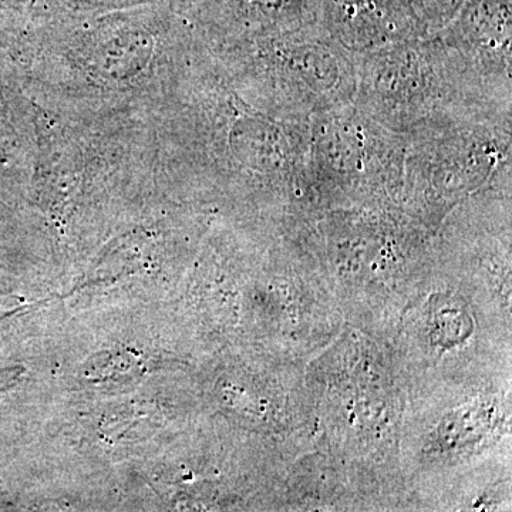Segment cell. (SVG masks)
Here are the masks:
<instances>
[{
	"label": "cell",
	"instance_id": "cell-2",
	"mask_svg": "<svg viewBox=\"0 0 512 512\" xmlns=\"http://www.w3.org/2000/svg\"><path fill=\"white\" fill-rule=\"evenodd\" d=\"M318 20L340 46L367 53L426 33L407 0H318Z\"/></svg>",
	"mask_w": 512,
	"mask_h": 512
},
{
	"label": "cell",
	"instance_id": "cell-1",
	"mask_svg": "<svg viewBox=\"0 0 512 512\" xmlns=\"http://www.w3.org/2000/svg\"><path fill=\"white\" fill-rule=\"evenodd\" d=\"M417 39L373 50L357 67L360 110L386 128L450 124L463 116L460 104L467 110L457 96L476 93L461 86V66L450 63L443 47Z\"/></svg>",
	"mask_w": 512,
	"mask_h": 512
}]
</instances>
